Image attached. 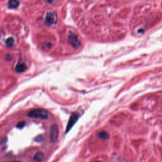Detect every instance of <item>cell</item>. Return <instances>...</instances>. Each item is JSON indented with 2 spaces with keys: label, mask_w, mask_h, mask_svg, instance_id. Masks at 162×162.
<instances>
[{
  "label": "cell",
  "mask_w": 162,
  "mask_h": 162,
  "mask_svg": "<svg viewBox=\"0 0 162 162\" xmlns=\"http://www.w3.org/2000/svg\"><path fill=\"white\" fill-rule=\"evenodd\" d=\"M20 5V2L18 0H10L8 2V7L10 8H16Z\"/></svg>",
  "instance_id": "obj_7"
},
{
  "label": "cell",
  "mask_w": 162,
  "mask_h": 162,
  "mask_svg": "<svg viewBox=\"0 0 162 162\" xmlns=\"http://www.w3.org/2000/svg\"><path fill=\"white\" fill-rule=\"evenodd\" d=\"M48 2H49V3H53V2L55 1V0H47Z\"/></svg>",
  "instance_id": "obj_12"
},
{
  "label": "cell",
  "mask_w": 162,
  "mask_h": 162,
  "mask_svg": "<svg viewBox=\"0 0 162 162\" xmlns=\"http://www.w3.org/2000/svg\"><path fill=\"white\" fill-rule=\"evenodd\" d=\"M59 134V129L56 124H53L51 127L50 131V140L52 143H54L57 141Z\"/></svg>",
  "instance_id": "obj_2"
},
{
  "label": "cell",
  "mask_w": 162,
  "mask_h": 162,
  "mask_svg": "<svg viewBox=\"0 0 162 162\" xmlns=\"http://www.w3.org/2000/svg\"><path fill=\"white\" fill-rule=\"evenodd\" d=\"M44 155L42 153H41V152H38V153H37L34 155V160L36 162H42L44 160Z\"/></svg>",
  "instance_id": "obj_8"
},
{
  "label": "cell",
  "mask_w": 162,
  "mask_h": 162,
  "mask_svg": "<svg viewBox=\"0 0 162 162\" xmlns=\"http://www.w3.org/2000/svg\"></svg>",
  "instance_id": "obj_13"
},
{
  "label": "cell",
  "mask_w": 162,
  "mask_h": 162,
  "mask_svg": "<svg viewBox=\"0 0 162 162\" xmlns=\"http://www.w3.org/2000/svg\"><path fill=\"white\" fill-rule=\"evenodd\" d=\"M78 117H79V115L77 113H72V115H71V117L70 118V120H69L68 122L67 126H66V133L68 132V131L72 129V127H73V125L76 123V122L78 120Z\"/></svg>",
  "instance_id": "obj_3"
},
{
  "label": "cell",
  "mask_w": 162,
  "mask_h": 162,
  "mask_svg": "<svg viewBox=\"0 0 162 162\" xmlns=\"http://www.w3.org/2000/svg\"><path fill=\"white\" fill-rule=\"evenodd\" d=\"M27 66L24 62H19L15 66V70L18 73H22L27 70Z\"/></svg>",
  "instance_id": "obj_6"
},
{
  "label": "cell",
  "mask_w": 162,
  "mask_h": 162,
  "mask_svg": "<svg viewBox=\"0 0 162 162\" xmlns=\"http://www.w3.org/2000/svg\"><path fill=\"white\" fill-rule=\"evenodd\" d=\"M98 162V161H97V162Z\"/></svg>",
  "instance_id": "obj_14"
},
{
  "label": "cell",
  "mask_w": 162,
  "mask_h": 162,
  "mask_svg": "<svg viewBox=\"0 0 162 162\" xmlns=\"http://www.w3.org/2000/svg\"><path fill=\"white\" fill-rule=\"evenodd\" d=\"M6 45L8 47H12L14 45L15 40L13 37H9L6 40Z\"/></svg>",
  "instance_id": "obj_10"
},
{
  "label": "cell",
  "mask_w": 162,
  "mask_h": 162,
  "mask_svg": "<svg viewBox=\"0 0 162 162\" xmlns=\"http://www.w3.org/2000/svg\"><path fill=\"white\" fill-rule=\"evenodd\" d=\"M98 136H99V137L101 139H108V138H109V134H108V132H106V131H101V132H100L99 133V134H98Z\"/></svg>",
  "instance_id": "obj_9"
},
{
  "label": "cell",
  "mask_w": 162,
  "mask_h": 162,
  "mask_svg": "<svg viewBox=\"0 0 162 162\" xmlns=\"http://www.w3.org/2000/svg\"><path fill=\"white\" fill-rule=\"evenodd\" d=\"M25 124H26V123H25V121H21V122H20L19 123H18L17 127L18 128V129H22V128H23V127L25 126Z\"/></svg>",
  "instance_id": "obj_11"
},
{
  "label": "cell",
  "mask_w": 162,
  "mask_h": 162,
  "mask_svg": "<svg viewBox=\"0 0 162 162\" xmlns=\"http://www.w3.org/2000/svg\"><path fill=\"white\" fill-rule=\"evenodd\" d=\"M28 116L30 118L46 119L48 118V113L44 110L37 109V110H33L30 111L28 113Z\"/></svg>",
  "instance_id": "obj_1"
},
{
  "label": "cell",
  "mask_w": 162,
  "mask_h": 162,
  "mask_svg": "<svg viewBox=\"0 0 162 162\" xmlns=\"http://www.w3.org/2000/svg\"><path fill=\"white\" fill-rule=\"evenodd\" d=\"M68 40H69L70 43L76 49L80 46V42H79L77 37L75 36V34H74L72 32H70V34H69V35H68Z\"/></svg>",
  "instance_id": "obj_5"
},
{
  "label": "cell",
  "mask_w": 162,
  "mask_h": 162,
  "mask_svg": "<svg viewBox=\"0 0 162 162\" xmlns=\"http://www.w3.org/2000/svg\"><path fill=\"white\" fill-rule=\"evenodd\" d=\"M56 22V15L53 12H48L46 15L45 23L48 25L51 26L54 24Z\"/></svg>",
  "instance_id": "obj_4"
}]
</instances>
